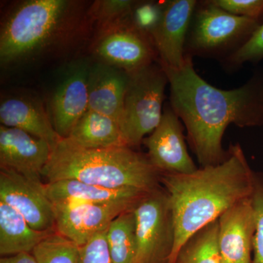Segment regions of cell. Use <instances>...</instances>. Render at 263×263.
Returning <instances> with one entry per match:
<instances>
[{
	"label": "cell",
	"mask_w": 263,
	"mask_h": 263,
	"mask_svg": "<svg viewBox=\"0 0 263 263\" xmlns=\"http://www.w3.org/2000/svg\"><path fill=\"white\" fill-rule=\"evenodd\" d=\"M162 67L171 88L169 103L184 124L189 143L201 167L226 160L228 151L223 148L222 138L230 124L263 126L262 74H256L238 89L223 90L195 72L192 57L186 56L180 70Z\"/></svg>",
	"instance_id": "obj_1"
},
{
	"label": "cell",
	"mask_w": 263,
	"mask_h": 263,
	"mask_svg": "<svg viewBox=\"0 0 263 263\" xmlns=\"http://www.w3.org/2000/svg\"><path fill=\"white\" fill-rule=\"evenodd\" d=\"M91 65L86 61L73 64L52 95L48 115L61 138H67L76 123L89 109L88 80Z\"/></svg>",
	"instance_id": "obj_13"
},
{
	"label": "cell",
	"mask_w": 263,
	"mask_h": 263,
	"mask_svg": "<svg viewBox=\"0 0 263 263\" xmlns=\"http://www.w3.org/2000/svg\"><path fill=\"white\" fill-rule=\"evenodd\" d=\"M0 263H38L32 253L23 252L2 257Z\"/></svg>",
	"instance_id": "obj_30"
},
{
	"label": "cell",
	"mask_w": 263,
	"mask_h": 263,
	"mask_svg": "<svg viewBox=\"0 0 263 263\" xmlns=\"http://www.w3.org/2000/svg\"><path fill=\"white\" fill-rule=\"evenodd\" d=\"M143 143L151 162L162 174H187L197 169L189 154L182 122L170 103L164 105L158 127Z\"/></svg>",
	"instance_id": "obj_11"
},
{
	"label": "cell",
	"mask_w": 263,
	"mask_h": 263,
	"mask_svg": "<svg viewBox=\"0 0 263 263\" xmlns=\"http://www.w3.org/2000/svg\"><path fill=\"white\" fill-rule=\"evenodd\" d=\"M44 186L46 195L53 205L140 202L151 193L136 188L103 187L74 179L46 183Z\"/></svg>",
	"instance_id": "obj_17"
},
{
	"label": "cell",
	"mask_w": 263,
	"mask_h": 263,
	"mask_svg": "<svg viewBox=\"0 0 263 263\" xmlns=\"http://www.w3.org/2000/svg\"><path fill=\"white\" fill-rule=\"evenodd\" d=\"M32 254L38 263H79L80 247L58 232H51Z\"/></svg>",
	"instance_id": "obj_23"
},
{
	"label": "cell",
	"mask_w": 263,
	"mask_h": 263,
	"mask_svg": "<svg viewBox=\"0 0 263 263\" xmlns=\"http://www.w3.org/2000/svg\"><path fill=\"white\" fill-rule=\"evenodd\" d=\"M0 122L5 127L20 129L48 141L52 147L62 139L42 103L29 97H9L2 100Z\"/></svg>",
	"instance_id": "obj_18"
},
{
	"label": "cell",
	"mask_w": 263,
	"mask_h": 263,
	"mask_svg": "<svg viewBox=\"0 0 263 263\" xmlns=\"http://www.w3.org/2000/svg\"><path fill=\"white\" fill-rule=\"evenodd\" d=\"M92 51L100 62L128 73L158 62V53L150 34L137 27L131 16L99 29Z\"/></svg>",
	"instance_id": "obj_8"
},
{
	"label": "cell",
	"mask_w": 263,
	"mask_h": 263,
	"mask_svg": "<svg viewBox=\"0 0 263 263\" xmlns=\"http://www.w3.org/2000/svg\"><path fill=\"white\" fill-rule=\"evenodd\" d=\"M167 84L168 79L159 62L129 73L120 123L126 146H140L158 127Z\"/></svg>",
	"instance_id": "obj_6"
},
{
	"label": "cell",
	"mask_w": 263,
	"mask_h": 263,
	"mask_svg": "<svg viewBox=\"0 0 263 263\" xmlns=\"http://www.w3.org/2000/svg\"><path fill=\"white\" fill-rule=\"evenodd\" d=\"M107 230L94 235L80 247L79 263H114L107 243Z\"/></svg>",
	"instance_id": "obj_29"
},
{
	"label": "cell",
	"mask_w": 263,
	"mask_h": 263,
	"mask_svg": "<svg viewBox=\"0 0 263 263\" xmlns=\"http://www.w3.org/2000/svg\"><path fill=\"white\" fill-rule=\"evenodd\" d=\"M136 3L131 0H98L90 7L88 15L96 22L99 30L129 18Z\"/></svg>",
	"instance_id": "obj_24"
},
{
	"label": "cell",
	"mask_w": 263,
	"mask_h": 263,
	"mask_svg": "<svg viewBox=\"0 0 263 263\" xmlns=\"http://www.w3.org/2000/svg\"><path fill=\"white\" fill-rule=\"evenodd\" d=\"M263 60V22L245 44L221 60L227 69H237L246 63H257Z\"/></svg>",
	"instance_id": "obj_25"
},
{
	"label": "cell",
	"mask_w": 263,
	"mask_h": 263,
	"mask_svg": "<svg viewBox=\"0 0 263 263\" xmlns=\"http://www.w3.org/2000/svg\"><path fill=\"white\" fill-rule=\"evenodd\" d=\"M44 186L11 170L1 168L0 201L22 214L33 229L52 231L55 227L54 206Z\"/></svg>",
	"instance_id": "obj_10"
},
{
	"label": "cell",
	"mask_w": 263,
	"mask_h": 263,
	"mask_svg": "<svg viewBox=\"0 0 263 263\" xmlns=\"http://www.w3.org/2000/svg\"><path fill=\"white\" fill-rule=\"evenodd\" d=\"M136 253L134 263H168L174 250L172 209L164 189L152 192L134 209Z\"/></svg>",
	"instance_id": "obj_7"
},
{
	"label": "cell",
	"mask_w": 263,
	"mask_h": 263,
	"mask_svg": "<svg viewBox=\"0 0 263 263\" xmlns=\"http://www.w3.org/2000/svg\"><path fill=\"white\" fill-rule=\"evenodd\" d=\"M162 173L148 155L130 147L83 148L67 138L52 147L51 157L43 171L47 183L74 179L107 188L158 190Z\"/></svg>",
	"instance_id": "obj_3"
},
{
	"label": "cell",
	"mask_w": 263,
	"mask_h": 263,
	"mask_svg": "<svg viewBox=\"0 0 263 263\" xmlns=\"http://www.w3.org/2000/svg\"><path fill=\"white\" fill-rule=\"evenodd\" d=\"M67 138L86 148L127 146L117 121L89 109L76 123Z\"/></svg>",
	"instance_id": "obj_19"
},
{
	"label": "cell",
	"mask_w": 263,
	"mask_h": 263,
	"mask_svg": "<svg viewBox=\"0 0 263 263\" xmlns=\"http://www.w3.org/2000/svg\"><path fill=\"white\" fill-rule=\"evenodd\" d=\"M140 202L53 205L55 228L60 234L82 247L94 235L108 229L118 216L133 210Z\"/></svg>",
	"instance_id": "obj_9"
},
{
	"label": "cell",
	"mask_w": 263,
	"mask_h": 263,
	"mask_svg": "<svg viewBox=\"0 0 263 263\" xmlns=\"http://www.w3.org/2000/svg\"><path fill=\"white\" fill-rule=\"evenodd\" d=\"M51 232L33 229L22 214L0 201V254L3 257L23 252L32 253Z\"/></svg>",
	"instance_id": "obj_20"
},
{
	"label": "cell",
	"mask_w": 263,
	"mask_h": 263,
	"mask_svg": "<svg viewBox=\"0 0 263 263\" xmlns=\"http://www.w3.org/2000/svg\"><path fill=\"white\" fill-rule=\"evenodd\" d=\"M164 4L154 2H137L131 13L133 24L148 34L157 27L160 22Z\"/></svg>",
	"instance_id": "obj_27"
},
{
	"label": "cell",
	"mask_w": 263,
	"mask_h": 263,
	"mask_svg": "<svg viewBox=\"0 0 263 263\" xmlns=\"http://www.w3.org/2000/svg\"><path fill=\"white\" fill-rule=\"evenodd\" d=\"M217 220L199 230L181 247L176 263H222Z\"/></svg>",
	"instance_id": "obj_22"
},
{
	"label": "cell",
	"mask_w": 263,
	"mask_h": 263,
	"mask_svg": "<svg viewBox=\"0 0 263 263\" xmlns=\"http://www.w3.org/2000/svg\"><path fill=\"white\" fill-rule=\"evenodd\" d=\"M222 263H252L256 216L251 197L235 203L218 219Z\"/></svg>",
	"instance_id": "obj_15"
},
{
	"label": "cell",
	"mask_w": 263,
	"mask_h": 263,
	"mask_svg": "<svg viewBox=\"0 0 263 263\" xmlns=\"http://www.w3.org/2000/svg\"><path fill=\"white\" fill-rule=\"evenodd\" d=\"M254 171L239 143L230 145L224 162L187 174H163V186L172 209L174 250L168 263H176L181 247L199 230L217 220L237 202L251 197Z\"/></svg>",
	"instance_id": "obj_2"
},
{
	"label": "cell",
	"mask_w": 263,
	"mask_h": 263,
	"mask_svg": "<svg viewBox=\"0 0 263 263\" xmlns=\"http://www.w3.org/2000/svg\"><path fill=\"white\" fill-rule=\"evenodd\" d=\"M230 14L263 22V0H210Z\"/></svg>",
	"instance_id": "obj_28"
},
{
	"label": "cell",
	"mask_w": 263,
	"mask_h": 263,
	"mask_svg": "<svg viewBox=\"0 0 263 263\" xmlns=\"http://www.w3.org/2000/svg\"><path fill=\"white\" fill-rule=\"evenodd\" d=\"M262 22L230 14L210 0L197 4L185 45L186 56L221 57L245 44Z\"/></svg>",
	"instance_id": "obj_5"
},
{
	"label": "cell",
	"mask_w": 263,
	"mask_h": 263,
	"mask_svg": "<svg viewBox=\"0 0 263 263\" xmlns=\"http://www.w3.org/2000/svg\"><path fill=\"white\" fill-rule=\"evenodd\" d=\"M79 5L69 0H27L17 5L1 26L2 66L32 60L68 37L80 22Z\"/></svg>",
	"instance_id": "obj_4"
},
{
	"label": "cell",
	"mask_w": 263,
	"mask_h": 263,
	"mask_svg": "<svg viewBox=\"0 0 263 263\" xmlns=\"http://www.w3.org/2000/svg\"><path fill=\"white\" fill-rule=\"evenodd\" d=\"M256 216L252 263H263V174L254 172L253 192L251 195Z\"/></svg>",
	"instance_id": "obj_26"
},
{
	"label": "cell",
	"mask_w": 263,
	"mask_h": 263,
	"mask_svg": "<svg viewBox=\"0 0 263 263\" xmlns=\"http://www.w3.org/2000/svg\"><path fill=\"white\" fill-rule=\"evenodd\" d=\"M262 99H263V87H262Z\"/></svg>",
	"instance_id": "obj_31"
},
{
	"label": "cell",
	"mask_w": 263,
	"mask_h": 263,
	"mask_svg": "<svg viewBox=\"0 0 263 263\" xmlns=\"http://www.w3.org/2000/svg\"><path fill=\"white\" fill-rule=\"evenodd\" d=\"M197 4L196 0L164 3L160 22L150 34L161 65L180 70L186 63L185 45Z\"/></svg>",
	"instance_id": "obj_12"
},
{
	"label": "cell",
	"mask_w": 263,
	"mask_h": 263,
	"mask_svg": "<svg viewBox=\"0 0 263 263\" xmlns=\"http://www.w3.org/2000/svg\"><path fill=\"white\" fill-rule=\"evenodd\" d=\"M134 209L121 214L107 230L109 252L114 263H134L136 253Z\"/></svg>",
	"instance_id": "obj_21"
},
{
	"label": "cell",
	"mask_w": 263,
	"mask_h": 263,
	"mask_svg": "<svg viewBox=\"0 0 263 263\" xmlns=\"http://www.w3.org/2000/svg\"><path fill=\"white\" fill-rule=\"evenodd\" d=\"M52 151L48 141L20 129L0 127V166L37 182H42L43 171Z\"/></svg>",
	"instance_id": "obj_14"
},
{
	"label": "cell",
	"mask_w": 263,
	"mask_h": 263,
	"mask_svg": "<svg viewBox=\"0 0 263 263\" xmlns=\"http://www.w3.org/2000/svg\"><path fill=\"white\" fill-rule=\"evenodd\" d=\"M129 73L103 62L90 67L89 110L113 118L120 124Z\"/></svg>",
	"instance_id": "obj_16"
}]
</instances>
